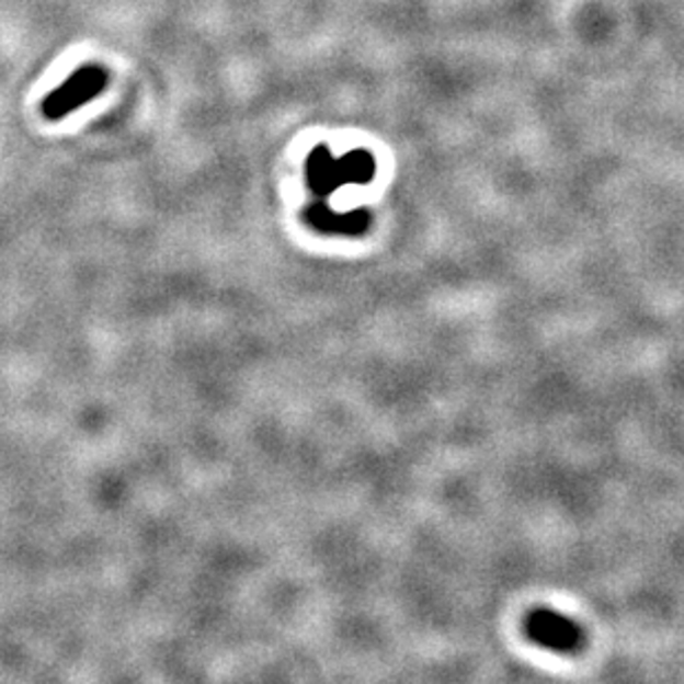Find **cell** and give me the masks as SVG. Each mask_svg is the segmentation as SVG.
Here are the masks:
<instances>
[{
	"label": "cell",
	"mask_w": 684,
	"mask_h": 684,
	"mask_svg": "<svg viewBox=\"0 0 684 684\" xmlns=\"http://www.w3.org/2000/svg\"><path fill=\"white\" fill-rule=\"evenodd\" d=\"M109 76L98 65H84L73 71L56 91H52L43 100V116L47 121H62L69 113L80 109L82 104L91 102L98 93L106 89Z\"/></svg>",
	"instance_id": "7a4b0ae2"
},
{
	"label": "cell",
	"mask_w": 684,
	"mask_h": 684,
	"mask_svg": "<svg viewBox=\"0 0 684 684\" xmlns=\"http://www.w3.org/2000/svg\"><path fill=\"white\" fill-rule=\"evenodd\" d=\"M304 219L315 231L326 236H362L371 228L373 215L366 208H353L346 213L332 210L326 202L308 204Z\"/></svg>",
	"instance_id": "277c9868"
},
{
	"label": "cell",
	"mask_w": 684,
	"mask_h": 684,
	"mask_svg": "<svg viewBox=\"0 0 684 684\" xmlns=\"http://www.w3.org/2000/svg\"><path fill=\"white\" fill-rule=\"evenodd\" d=\"M525 631L536 645L556 653H577L585 642L581 627L554 609H534L525 620Z\"/></svg>",
	"instance_id": "3957f363"
},
{
	"label": "cell",
	"mask_w": 684,
	"mask_h": 684,
	"mask_svg": "<svg viewBox=\"0 0 684 684\" xmlns=\"http://www.w3.org/2000/svg\"><path fill=\"white\" fill-rule=\"evenodd\" d=\"M377 173V162L371 151L355 149L341 158H332L326 145H317L306 160L308 189L317 197H328L344 184H368Z\"/></svg>",
	"instance_id": "6da1fadb"
}]
</instances>
